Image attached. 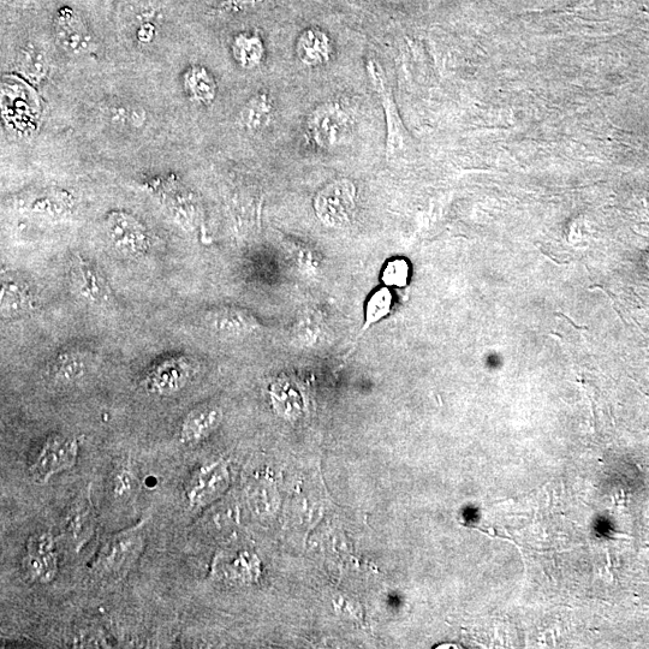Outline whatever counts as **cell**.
<instances>
[{
    "mask_svg": "<svg viewBox=\"0 0 649 649\" xmlns=\"http://www.w3.org/2000/svg\"><path fill=\"white\" fill-rule=\"evenodd\" d=\"M145 523L141 521L104 541L89 567L94 577L101 581L118 582L130 573L145 549Z\"/></svg>",
    "mask_w": 649,
    "mask_h": 649,
    "instance_id": "cell-1",
    "label": "cell"
},
{
    "mask_svg": "<svg viewBox=\"0 0 649 649\" xmlns=\"http://www.w3.org/2000/svg\"><path fill=\"white\" fill-rule=\"evenodd\" d=\"M306 128L315 146L323 151H333L348 144L353 136L354 121L341 105L324 103L315 107L308 116Z\"/></svg>",
    "mask_w": 649,
    "mask_h": 649,
    "instance_id": "cell-2",
    "label": "cell"
},
{
    "mask_svg": "<svg viewBox=\"0 0 649 649\" xmlns=\"http://www.w3.org/2000/svg\"><path fill=\"white\" fill-rule=\"evenodd\" d=\"M357 188L348 178L326 184L314 199V211L320 222L332 229H343L356 212Z\"/></svg>",
    "mask_w": 649,
    "mask_h": 649,
    "instance_id": "cell-3",
    "label": "cell"
},
{
    "mask_svg": "<svg viewBox=\"0 0 649 649\" xmlns=\"http://www.w3.org/2000/svg\"><path fill=\"white\" fill-rule=\"evenodd\" d=\"M79 448V439L52 434L40 446L29 466V474L38 484L46 485L53 476L75 467Z\"/></svg>",
    "mask_w": 649,
    "mask_h": 649,
    "instance_id": "cell-4",
    "label": "cell"
},
{
    "mask_svg": "<svg viewBox=\"0 0 649 649\" xmlns=\"http://www.w3.org/2000/svg\"><path fill=\"white\" fill-rule=\"evenodd\" d=\"M195 372V362L189 356L171 355L148 369L141 385L150 395L169 397L182 391Z\"/></svg>",
    "mask_w": 649,
    "mask_h": 649,
    "instance_id": "cell-5",
    "label": "cell"
},
{
    "mask_svg": "<svg viewBox=\"0 0 649 649\" xmlns=\"http://www.w3.org/2000/svg\"><path fill=\"white\" fill-rule=\"evenodd\" d=\"M104 224L106 236L118 253L128 258H140L150 249V232L134 214L112 211L107 214Z\"/></svg>",
    "mask_w": 649,
    "mask_h": 649,
    "instance_id": "cell-6",
    "label": "cell"
},
{
    "mask_svg": "<svg viewBox=\"0 0 649 649\" xmlns=\"http://www.w3.org/2000/svg\"><path fill=\"white\" fill-rule=\"evenodd\" d=\"M26 550L22 569L27 579L39 585H47L55 580L58 574V556L53 535L47 532L31 535Z\"/></svg>",
    "mask_w": 649,
    "mask_h": 649,
    "instance_id": "cell-7",
    "label": "cell"
},
{
    "mask_svg": "<svg viewBox=\"0 0 649 649\" xmlns=\"http://www.w3.org/2000/svg\"><path fill=\"white\" fill-rule=\"evenodd\" d=\"M366 71L375 93L378 94L380 104L383 106L386 122V153L387 156H394L400 152L404 145L403 124L398 115L394 93L387 82L381 65L375 59H368Z\"/></svg>",
    "mask_w": 649,
    "mask_h": 649,
    "instance_id": "cell-8",
    "label": "cell"
},
{
    "mask_svg": "<svg viewBox=\"0 0 649 649\" xmlns=\"http://www.w3.org/2000/svg\"><path fill=\"white\" fill-rule=\"evenodd\" d=\"M53 29L58 45L70 55L82 56L94 50L93 34L74 10L63 8L59 11Z\"/></svg>",
    "mask_w": 649,
    "mask_h": 649,
    "instance_id": "cell-9",
    "label": "cell"
},
{
    "mask_svg": "<svg viewBox=\"0 0 649 649\" xmlns=\"http://www.w3.org/2000/svg\"><path fill=\"white\" fill-rule=\"evenodd\" d=\"M228 470L224 464L214 463L195 472L186 487L190 509H202L211 504L228 486Z\"/></svg>",
    "mask_w": 649,
    "mask_h": 649,
    "instance_id": "cell-10",
    "label": "cell"
},
{
    "mask_svg": "<svg viewBox=\"0 0 649 649\" xmlns=\"http://www.w3.org/2000/svg\"><path fill=\"white\" fill-rule=\"evenodd\" d=\"M71 281L76 293L94 306H107L112 302V290L106 279L91 261L77 255L71 265Z\"/></svg>",
    "mask_w": 649,
    "mask_h": 649,
    "instance_id": "cell-11",
    "label": "cell"
},
{
    "mask_svg": "<svg viewBox=\"0 0 649 649\" xmlns=\"http://www.w3.org/2000/svg\"><path fill=\"white\" fill-rule=\"evenodd\" d=\"M64 537L76 551H80L95 532V517L89 488L82 491L71 503L63 521Z\"/></svg>",
    "mask_w": 649,
    "mask_h": 649,
    "instance_id": "cell-12",
    "label": "cell"
},
{
    "mask_svg": "<svg viewBox=\"0 0 649 649\" xmlns=\"http://www.w3.org/2000/svg\"><path fill=\"white\" fill-rule=\"evenodd\" d=\"M93 356L92 351L82 347L64 349L53 357L47 367V374L56 384L77 383L91 371Z\"/></svg>",
    "mask_w": 649,
    "mask_h": 649,
    "instance_id": "cell-13",
    "label": "cell"
},
{
    "mask_svg": "<svg viewBox=\"0 0 649 649\" xmlns=\"http://www.w3.org/2000/svg\"><path fill=\"white\" fill-rule=\"evenodd\" d=\"M208 330L226 338H240L259 329L258 320L248 311L237 307H218L204 317Z\"/></svg>",
    "mask_w": 649,
    "mask_h": 649,
    "instance_id": "cell-14",
    "label": "cell"
},
{
    "mask_svg": "<svg viewBox=\"0 0 649 649\" xmlns=\"http://www.w3.org/2000/svg\"><path fill=\"white\" fill-rule=\"evenodd\" d=\"M37 297L25 279L3 275L0 290V308L5 319H15L32 313L37 308Z\"/></svg>",
    "mask_w": 649,
    "mask_h": 649,
    "instance_id": "cell-15",
    "label": "cell"
},
{
    "mask_svg": "<svg viewBox=\"0 0 649 649\" xmlns=\"http://www.w3.org/2000/svg\"><path fill=\"white\" fill-rule=\"evenodd\" d=\"M223 420V410L214 404L196 407L186 415L180 427V442L195 446L217 430Z\"/></svg>",
    "mask_w": 649,
    "mask_h": 649,
    "instance_id": "cell-16",
    "label": "cell"
},
{
    "mask_svg": "<svg viewBox=\"0 0 649 649\" xmlns=\"http://www.w3.org/2000/svg\"><path fill=\"white\" fill-rule=\"evenodd\" d=\"M295 53L306 67H323L331 61L333 55L330 35L318 27L305 29L296 40Z\"/></svg>",
    "mask_w": 649,
    "mask_h": 649,
    "instance_id": "cell-17",
    "label": "cell"
},
{
    "mask_svg": "<svg viewBox=\"0 0 649 649\" xmlns=\"http://www.w3.org/2000/svg\"><path fill=\"white\" fill-rule=\"evenodd\" d=\"M231 55L238 67L246 70L259 68L265 61L266 47L258 32H242L231 43Z\"/></svg>",
    "mask_w": 649,
    "mask_h": 649,
    "instance_id": "cell-18",
    "label": "cell"
},
{
    "mask_svg": "<svg viewBox=\"0 0 649 649\" xmlns=\"http://www.w3.org/2000/svg\"><path fill=\"white\" fill-rule=\"evenodd\" d=\"M188 98L200 105H210L217 98L218 86L211 71L202 65H192L183 76Z\"/></svg>",
    "mask_w": 649,
    "mask_h": 649,
    "instance_id": "cell-19",
    "label": "cell"
},
{
    "mask_svg": "<svg viewBox=\"0 0 649 649\" xmlns=\"http://www.w3.org/2000/svg\"><path fill=\"white\" fill-rule=\"evenodd\" d=\"M273 116V101L269 93L261 92L248 100L240 113V122L248 132L256 133L270 124Z\"/></svg>",
    "mask_w": 649,
    "mask_h": 649,
    "instance_id": "cell-20",
    "label": "cell"
},
{
    "mask_svg": "<svg viewBox=\"0 0 649 649\" xmlns=\"http://www.w3.org/2000/svg\"><path fill=\"white\" fill-rule=\"evenodd\" d=\"M17 67L29 79L40 80L46 74L47 61L43 52L35 47H26L17 57Z\"/></svg>",
    "mask_w": 649,
    "mask_h": 649,
    "instance_id": "cell-21",
    "label": "cell"
},
{
    "mask_svg": "<svg viewBox=\"0 0 649 649\" xmlns=\"http://www.w3.org/2000/svg\"><path fill=\"white\" fill-rule=\"evenodd\" d=\"M392 294L389 289H380L369 299L366 307V324L371 325L391 312Z\"/></svg>",
    "mask_w": 649,
    "mask_h": 649,
    "instance_id": "cell-22",
    "label": "cell"
},
{
    "mask_svg": "<svg viewBox=\"0 0 649 649\" xmlns=\"http://www.w3.org/2000/svg\"><path fill=\"white\" fill-rule=\"evenodd\" d=\"M136 487H138V480L129 467L119 469L113 476L112 494L116 499H129L135 493Z\"/></svg>",
    "mask_w": 649,
    "mask_h": 649,
    "instance_id": "cell-23",
    "label": "cell"
},
{
    "mask_svg": "<svg viewBox=\"0 0 649 649\" xmlns=\"http://www.w3.org/2000/svg\"><path fill=\"white\" fill-rule=\"evenodd\" d=\"M383 283L386 287L404 288L407 287L409 279V264L404 259L389 261L383 271Z\"/></svg>",
    "mask_w": 649,
    "mask_h": 649,
    "instance_id": "cell-24",
    "label": "cell"
},
{
    "mask_svg": "<svg viewBox=\"0 0 649 649\" xmlns=\"http://www.w3.org/2000/svg\"><path fill=\"white\" fill-rule=\"evenodd\" d=\"M272 2L275 0H223L219 5V10L223 14L240 15L265 8Z\"/></svg>",
    "mask_w": 649,
    "mask_h": 649,
    "instance_id": "cell-25",
    "label": "cell"
},
{
    "mask_svg": "<svg viewBox=\"0 0 649 649\" xmlns=\"http://www.w3.org/2000/svg\"><path fill=\"white\" fill-rule=\"evenodd\" d=\"M154 37V28L151 25L142 26L139 31V38L142 41H151Z\"/></svg>",
    "mask_w": 649,
    "mask_h": 649,
    "instance_id": "cell-26",
    "label": "cell"
}]
</instances>
